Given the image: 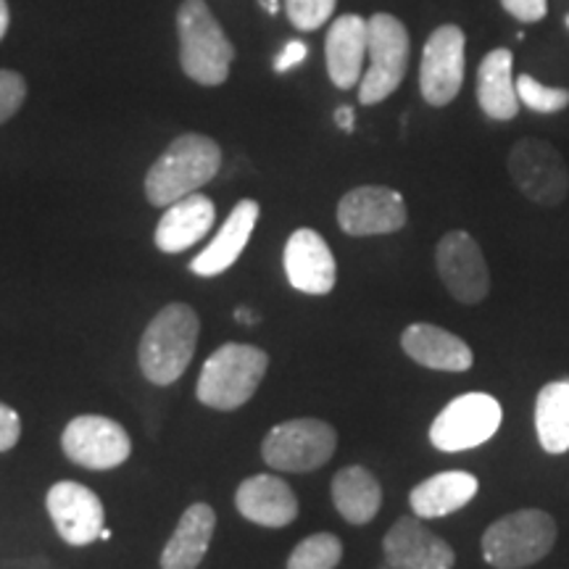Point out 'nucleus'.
<instances>
[{
    "mask_svg": "<svg viewBox=\"0 0 569 569\" xmlns=\"http://www.w3.org/2000/svg\"><path fill=\"white\" fill-rule=\"evenodd\" d=\"M61 448L69 461L84 469H113L124 465L132 453V440L119 422L101 415L74 417L63 427Z\"/></svg>",
    "mask_w": 569,
    "mask_h": 569,
    "instance_id": "nucleus-10",
    "label": "nucleus"
},
{
    "mask_svg": "<svg viewBox=\"0 0 569 569\" xmlns=\"http://www.w3.org/2000/svg\"><path fill=\"white\" fill-rule=\"evenodd\" d=\"M369 21L359 13H343L330 24L325 40L327 74L336 88L351 90L361 82L367 69Z\"/></svg>",
    "mask_w": 569,
    "mask_h": 569,
    "instance_id": "nucleus-17",
    "label": "nucleus"
},
{
    "mask_svg": "<svg viewBox=\"0 0 569 569\" xmlns=\"http://www.w3.org/2000/svg\"><path fill=\"white\" fill-rule=\"evenodd\" d=\"M465 46L467 38L457 24H443L430 34L419 67V90L436 109H443L459 96L465 84Z\"/></svg>",
    "mask_w": 569,
    "mask_h": 569,
    "instance_id": "nucleus-12",
    "label": "nucleus"
},
{
    "mask_svg": "<svg viewBox=\"0 0 569 569\" xmlns=\"http://www.w3.org/2000/svg\"><path fill=\"white\" fill-rule=\"evenodd\" d=\"M557 522L543 509H517L482 532V559L493 569H525L549 557L557 543Z\"/></svg>",
    "mask_w": 569,
    "mask_h": 569,
    "instance_id": "nucleus-5",
    "label": "nucleus"
},
{
    "mask_svg": "<svg viewBox=\"0 0 569 569\" xmlns=\"http://www.w3.org/2000/svg\"><path fill=\"white\" fill-rule=\"evenodd\" d=\"M46 507L56 530L69 546H90L92 540L101 538V530L106 528L103 501L88 486L71 480L56 482L48 490Z\"/></svg>",
    "mask_w": 569,
    "mask_h": 569,
    "instance_id": "nucleus-14",
    "label": "nucleus"
},
{
    "mask_svg": "<svg viewBox=\"0 0 569 569\" xmlns=\"http://www.w3.org/2000/svg\"><path fill=\"white\" fill-rule=\"evenodd\" d=\"M401 348L419 367L438 372H467L475 365L472 348L465 340L430 322L409 325L401 336Z\"/></svg>",
    "mask_w": 569,
    "mask_h": 569,
    "instance_id": "nucleus-20",
    "label": "nucleus"
},
{
    "mask_svg": "<svg viewBox=\"0 0 569 569\" xmlns=\"http://www.w3.org/2000/svg\"><path fill=\"white\" fill-rule=\"evenodd\" d=\"M217 530V511L209 503H193L182 511L180 522L161 551V569H196L201 565Z\"/></svg>",
    "mask_w": 569,
    "mask_h": 569,
    "instance_id": "nucleus-22",
    "label": "nucleus"
},
{
    "mask_svg": "<svg viewBox=\"0 0 569 569\" xmlns=\"http://www.w3.org/2000/svg\"><path fill=\"white\" fill-rule=\"evenodd\" d=\"M306 56H309V48H306V42L288 40V46H284L280 56L274 59V71H277V74H282V71L296 69L298 63H303Z\"/></svg>",
    "mask_w": 569,
    "mask_h": 569,
    "instance_id": "nucleus-33",
    "label": "nucleus"
},
{
    "mask_svg": "<svg viewBox=\"0 0 569 569\" xmlns=\"http://www.w3.org/2000/svg\"><path fill=\"white\" fill-rule=\"evenodd\" d=\"M438 274L453 301L475 306L490 293L488 261L478 240L465 230H451L440 238L436 248Z\"/></svg>",
    "mask_w": 569,
    "mask_h": 569,
    "instance_id": "nucleus-11",
    "label": "nucleus"
},
{
    "mask_svg": "<svg viewBox=\"0 0 569 569\" xmlns=\"http://www.w3.org/2000/svg\"><path fill=\"white\" fill-rule=\"evenodd\" d=\"M269 369V356L248 343H224L201 369L196 396L203 407L234 411L251 401Z\"/></svg>",
    "mask_w": 569,
    "mask_h": 569,
    "instance_id": "nucleus-3",
    "label": "nucleus"
},
{
    "mask_svg": "<svg viewBox=\"0 0 569 569\" xmlns=\"http://www.w3.org/2000/svg\"><path fill=\"white\" fill-rule=\"evenodd\" d=\"M101 540H111V530L109 528L101 530Z\"/></svg>",
    "mask_w": 569,
    "mask_h": 569,
    "instance_id": "nucleus-38",
    "label": "nucleus"
},
{
    "mask_svg": "<svg viewBox=\"0 0 569 569\" xmlns=\"http://www.w3.org/2000/svg\"><path fill=\"white\" fill-rule=\"evenodd\" d=\"M501 6L503 11L525 24H536L549 13V0H501Z\"/></svg>",
    "mask_w": 569,
    "mask_h": 569,
    "instance_id": "nucleus-31",
    "label": "nucleus"
},
{
    "mask_svg": "<svg viewBox=\"0 0 569 569\" xmlns=\"http://www.w3.org/2000/svg\"><path fill=\"white\" fill-rule=\"evenodd\" d=\"M332 503L348 525H369L382 507L380 480L367 467H343L332 480Z\"/></svg>",
    "mask_w": 569,
    "mask_h": 569,
    "instance_id": "nucleus-25",
    "label": "nucleus"
},
{
    "mask_svg": "<svg viewBox=\"0 0 569 569\" xmlns=\"http://www.w3.org/2000/svg\"><path fill=\"white\" fill-rule=\"evenodd\" d=\"M222 169V148L198 132L180 134L146 174L148 203L167 209L180 198L198 193Z\"/></svg>",
    "mask_w": 569,
    "mask_h": 569,
    "instance_id": "nucleus-1",
    "label": "nucleus"
},
{
    "mask_svg": "<svg viewBox=\"0 0 569 569\" xmlns=\"http://www.w3.org/2000/svg\"><path fill=\"white\" fill-rule=\"evenodd\" d=\"M284 274L296 290L306 296L332 293L338 280V264L327 240L317 230L301 227L288 238L282 253Z\"/></svg>",
    "mask_w": 569,
    "mask_h": 569,
    "instance_id": "nucleus-16",
    "label": "nucleus"
},
{
    "mask_svg": "<svg viewBox=\"0 0 569 569\" xmlns=\"http://www.w3.org/2000/svg\"><path fill=\"white\" fill-rule=\"evenodd\" d=\"M261 9L269 11L274 17V13L280 11V0H261Z\"/></svg>",
    "mask_w": 569,
    "mask_h": 569,
    "instance_id": "nucleus-37",
    "label": "nucleus"
},
{
    "mask_svg": "<svg viewBox=\"0 0 569 569\" xmlns=\"http://www.w3.org/2000/svg\"><path fill=\"white\" fill-rule=\"evenodd\" d=\"M480 490V480L475 475L451 469V472L432 475L411 488L409 507L422 519H440L465 509Z\"/></svg>",
    "mask_w": 569,
    "mask_h": 569,
    "instance_id": "nucleus-23",
    "label": "nucleus"
},
{
    "mask_svg": "<svg viewBox=\"0 0 569 569\" xmlns=\"http://www.w3.org/2000/svg\"><path fill=\"white\" fill-rule=\"evenodd\" d=\"M567 27H569V17H567Z\"/></svg>",
    "mask_w": 569,
    "mask_h": 569,
    "instance_id": "nucleus-39",
    "label": "nucleus"
},
{
    "mask_svg": "<svg viewBox=\"0 0 569 569\" xmlns=\"http://www.w3.org/2000/svg\"><path fill=\"white\" fill-rule=\"evenodd\" d=\"M180 32V63L190 80L206 88L224 84L234 59L232 42L203 0H182L177 11Z\"/></svg>",
    "mask_w": 569,
    "mask_h": 569,
    "instance_id": "nucleus-4",
    "label": "nucleus"
},
{
    "mask_svg": "<svg viewBox=\"0 0 569 569\" xmlns=\"http://www.w3.org/2000/svg\"><path fill=\"white\" fill-rule=\"evenodd\" d=\"M407 219L409 211L403 196L382 184H361L348 190L338 203V224L351 238L398 232Z\"/></svg>",
    "mask_w": 569,
    "mask_h": 569,
    "instance_id": "nucleus-13",
    "label": "nucleus"
},
{
    "mask_svg": "<svg viewBox=\"0 0 569 569\" xmlns=\"http://www.w3.org/2000/svg\"><path fill=\"white\" fill-rule=\"evenodd\" d=\"M259 217H261V206L251 201V198L234 203L230 217H227V222L222 227H219V232L213 234L211 243L206 246L193 261H190V272L198 277L224 274L227 269L240 259V253L246 251Z\"/></svg>",
    "mask_w": 569,
    "mask_h": 569,
    "instance_id": "nucleus-18",
    "label": "nucleus"
},
{
    "mask_svg": "<svg viewBox=\"0 0 569 569\" xmlns=\"http://www.w3.org/2000/svg\"><path fill=\"white\" fill-rule=\"evenodd\" d=\"M509 174L517 190L538 206H559L569 193V169L551 142L525 138L509 153Z\"/></svg>",
    "mask_w": 569,
    "mask_h": 569,
    "instance_id": "nucleus-9",
    "label": "nucleus"
},
{
    "mask_svg": "<svg viewBox=\"0 0 569 569\" xmlns=\"http://www.w3.org/2000/svg\"><path fill=\"white\" fill-rule=\"evenodd\" d=\"M517 96L525 109L536 113H559L569 106L567 88H551V84L538 82L536 77L530 74L517 77Z\"/></svg>",
    "mask_w": 569,
    "mask_h": 569,
    "instance_id": "nucleus-28",
    "label": "nucleus"
},
{
    "mask_svg": "<svg viewBox=\"0 0 569 569\" xmlns=\"http://www.w3.org/2000/svg\"><path fill=\"white\" fill-rule=\"evenodd\" d=\"M536 432L546 453L569 451V380L546 382L536 398Z\"/></svg>",
    "mask_w": 569,
    "mask_h": 569,
    "instance_id": "nucleus-26",
    "label": "nucleus"
},
{
    "mask_svg": "<svg viewBox=\"0 0 569 569\" xmlns=\"http://www.w3.org/2000/svg\"><path fill=\"white\" fill-rule=\"evenodd\" d=\"M338 432L322 419H290L274 425L261 443V457L280 472H315L336 457Z\"/></svg>",
    "mask_w": 569,
    "mask_h": 569,
    "instance_id": "nucleus-7",
    "label": "nucleus"
},
{
    "mask_svg": "<svg viewBox=\"0 0 569 569\" xmlns=\"http://www.w3.org/2000/svg\"><path fill=\"white\" fill-rule=\"evenodd\" d=\"M338 0H284V11L296 30L315 32L336 13Z\"/></svg>",
    "mask_w": 569,
    "mask_h": 569,
    "instance_id": "nucleus-29",
    "label": "nucleus"
},
{
    "mask_svg": "<svg viewBox=\"0 0 569 569\" xmlns=\"http://www.w3.org/2000/svg\"><path fill=\"white\" fill-rule=\"evenodd\" d=\"M198 336H201V319L193 306H163L146 327L138 346L140 369L146 380L161 388L180 380L193 361Z\"/></svg>",
    "mask_w": 569,
    "mask_h": 569,
    "instance_id": "nucleus-2",
    "label": "nucleus"
},
{
    "mask_svg": "<svg viewBox=\"0 0 569 569\" xmlns=\"http://www.w3.org/2000/svg\"><path fill=\"white\" fill-rule=\"evenodd\" d=\"M234 507L248 522L261 528H288L298 517V498L293 488L277 475H253L240 482L234 493Z\"/></svg>",
    "mask_w": 569,
    "mask_h": 569,
    "instance_id": "nucleus-19",
    "label": "nucleus"
},
{
    "mask_svg": "<svg viewBox=\"0 0 569 569\" xmlns=\"http://www.w3.org/2000/svg\"><path fill=\"white\" fill-rule=\"evenodd\" d=\"M511 67H515V56L509 48H496L480 61L478 69V103L482 113L496 122H511L522 106Z\"/></svg>",
    "mask_w": 569,
    "mask_h": 569,
    "instance_id": "nucleus-24",
    "label": "nucleus"
},
{
    "mask_svg": "<svg viewBox=\"0 0 569 569\" xmlns=\"http://www.w3.org/2000/svg\"><path fill=\"white\" fill-rule=\"evenodd\" d=\"M9 21H11L9 3H6V0H0V40H3L6 32H9Z\"/></svg>",
    "mask_w": 569,
    "mask_h": 569,
    "instance_id": "nucleus-35",
    "label": "nucleus"
},
{
    "mask_svg": "<svg viewBox=\"0 0 569 569\" xmlns=\"http://www.w3.org/2000/svg\"><path fill=\"white\" fill-rule=\"evenodd\" d=\"M217 219V206L211 198L201 193H190L167 206L163 217L156 224V248L163 253H182L193 248L211 232Z\"/></svg>",
    "mask_w": 569,
    "mask_h": 569,
    "instance_id": "nucleus-21",
    "label": "nucleus"
},
{
    "mask_svg": "<svg viewBox=\"0 0 569 569\" xmlns=\"http://www.w3.org/2000/svg\"><path fill=\"white\" fill-rule=\"evenodd\" d=\"M21 438V419L9 403L0 401V453L9 451Z\"/></svg>",
    "mask_w": 569,
    "mask_h": 569,
    "instance_id": "nucleus-32",
    "label": "nucleus"
},
{
    "mask_svg": "<svg viewBox=\"0 0 569 569\" xmlns=\"http://www.w3.org/2000/svg\"><path fill=\"white\" fill-rule=\"evenodd\" d=\"M501 403L488 393H465L453 398L430 425V443L438 451L457 453L488 443L501 427Z\"/></svg>",
    "mask_w": 569,
    "mask_h": 569,
    "instance_id": "nucleus-8",
    "label": "nucleus"
},
{
    "mask_svg": "<svg viewBox=\"0 0 569 569\" xmlns=\"http://www.w3.org/2000/svg\"><path fill=\"white\" fill-rule=\"evenodd\" d=\"M369 21L367 69L359 82V101L365 106L382 103L401 88L409 69L411 42L401 19L390 13H375Z\"/></svg>",
    "mask_w": 569,
    "mask_h": 569,
    "instance_id": "nucleus-6",
    "label": "nucleus"
},
{
    "mask_svg": "<svg viewBox=\"0 0 569 569\" xmlns=\"http://www.w3.org/2000/svg\"><path fill=\"white\" fill-rule=\"evenodd\" d=\"M234 319H238V322H243V325H256V322H259V317H256L251 309H243V306H240V309H234Z\"/></svg>",
    "mask_w": 569,
    "mask_h": 569,
    "instance_id": "nucleus-36",
    "label": "nucleus"
},
{
    "mask_svg": "<svg viewBox=\"0 0 569 569\" xmlns=\"http://www.w3.org/2000/svg\"><path fill=\"white\" fill-rule=\"evenodd\" d=\"M343 559V543L332 532L303 538L288 557V569H336Z\"/></svg>",
    "mask_w": 569,
    "mask_h": 569,
    "instance_id": "nucleus-27",
    "label": "nucleus"
},
{
    "mask_svg": "<svg viewBox=\"0 0 569 569\" xmlns=\"http://www.w3.org/2000/svg\"><path fill=\"white\" fill-rule=\"evenodd\" d=\"M386 565L390 569H453L457 551L436 536L422 517H401L382 538Z\"/></svg>",
    "mask_w": 569,
    "mask_h": 569,
    "instance_id": "nucleus-15",
    "label": "nucleus"
},
{
    "mask_svg": "<svg viewBox=\"0 0 569 569\" xmlns=\"http://www.w3.org/2000/svg\"><path fill=\"white\" fill-rule=\"evenodd\" d=\"M336 124H338L343 132H353L356 113H353L351 106H340V109L336 111Z\"/></svg>",
    "mask_w": 569,
    "mask_h": 569,
    "instance_id": "nucleus-34",
    "label": "nucleus"
},
{
    "mask_svg": "<svg viewBox=\"0 0 569 569\" xmlns=\"http://www.w3.org/2000/svg\"><path fill=\"white\" fill-rule=\"evenodd\" d=\"M27 98V82L17 71L0 69V124L9 122Z\"/></svg>",
    "mask_w": 569,
    "mask_h": 569,
    "instance_id": "nucleus-30",
    "label": "nucleus"
}]
</instances>
